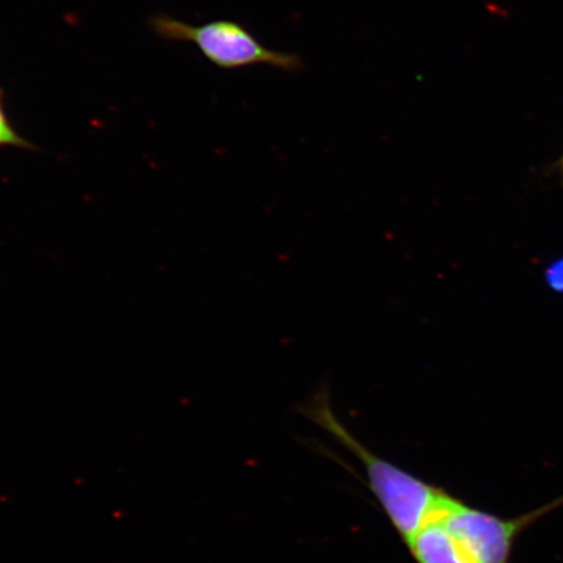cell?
<instances>
[{"mask_svg": "<svg viewBox=\"0 0 563 563\" xmlns=\"http://www.w3.org/2000/svg\"><path fill=\"white\" fill-rule=\"evenodd\" d=\"M0 146L20 147V150H33L30 141L21 137L13 129L3 106V91L0 90Z\"/></svg>", "mask_w": 563, "mask_h": 563, "instance_id": "obj_5", "label": "cell"}, {"mask_svg": "<svg viewBox=\"0 0 563 563\" xmlns=\"http://www.w3.org/2000/svg\"><path fill=\"white\" fill-rule=\"evenodd\" d=\"M300 411L361 461L369 489L406 544L439 516L449 493L373 454L358 442L335 417L327 385L320 386Z\"/></svg>", "mask_w": 563, "mask_h": 563, "instance_id": "obj_1", "label": "cell"}, {"mask_svg": "<svg viewBox=\"0 0 563 563\" xmlns=\"http://www.w3.org/2000/svg\"><path fill=\"white\" fill-rule=\"evenodd\" d=\"M545 280L553 291L563 294V258L555 260L548 266Z\"/></svg>", "mask_w": 563, "mask_h": 563, "instance_id": "obj_6", "label": "cell"}, {"mask_svg": "<svg viewBox=\"0 0 563 563\" xmlns=\"http://www.w3.org/2000/svg\"><path fill=\"white\" fill-rule=\"evenodd\" d=\"M418 563H470L438 520H432L406 544Z\"/></svg>", "mask_w": 563, "mask_h": 563, "instance_id": "obj_4", "label": "cell"}, {"mask_svg": "<svg viewBox=\"0 0 563 563\" xmlns=\"http://www.w3.org/2000/svg\"><path fill=\"white\" fill-rule=\"evenodd\" d=\"M150 25L161 38L191 42L211 65L222 69L269 66L297 74L305 68L299 55L271 51L235 21L216 20L191 25L172 16L158 15L150 20Z\"/></svg>", "mask_w": 563, "mask_h": 563, "instance_id": "obj_2", "label": "cell"}, {"mask_svg": "<svg viewBox=\"0 0 563 563\" xmlns=\"http://www.w3.org/2000/svg\"><path fill=\"white\" fill-rule=\"evenodd\" d=\"M563 497L514 519L478 510L449 495L438 520L470 563H509L514 543L526 528L560 508Z\"/></svg>", "mask_w": 563, "mask_h": 563, "instance_id": "obj_3", "label": "cell"}]
</instances>
